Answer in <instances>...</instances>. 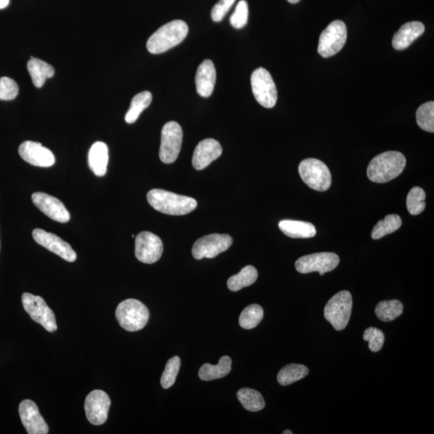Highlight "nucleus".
I'll return each mask as SVG.
<instances>
[{
    "label": "nucleus",
    "mask_w": 434,
    "mask_h": 434,
    "mask_svg": "<svg viewBox=\"0 0 434 434\" xmlns=\"http://www.w3.org/2000/svg\"><path fill=\"white\" fill-rule=\"evenodd\" d=\"M150 205L160 213L183 216L192 213L198 207V201L188 196L181 195L162 189H152L147 195Z\"/></svg>",
    "instance_id": "f257e3e1"
},
{
    "label": "nucleus",
    "mask_w": 434,
    "mask_h": 434,
    "mask_svg": "<svg viewBox=\"0 0 434 434\" xmlns=\"http://www.w3.org/2000/svg\"><path fill=\"white\" fill-rule=\"evenodd\" d=\"M405 165L404 154L399 152H386L371 159L367 175L374 183H387L399 177Z\"/></svg>",
    "instance_id": "f03ea898"
},
{
    "label": "nucleus",
    "mask_w": 434,
    "mask_h": 434,
    "mask_svg": "<svg viewBox=\"0 0 434 434\" xmlns=\"http://www.w3.org/2000/svg\"><path fill=\"white\" fill-rule=\"evenodd\" d=\"M188 33V26L183 20H173L159 28L151 35L147 48L152 54L165 53L179 45Z\"/></svg>",
    "instance_id": "7ed1b4c3"
},
{
    "label": "nucleus",
    "mask_w": 434,
    "mask_h": 434,
    "mask_svg": "<svg viewBox=\"0 0 434 434\" xmlns=\"http://www.w3.org/2000/svg\"><path fill=\"white\" fill-rule=\"evenodd\" d=\"M115 315L121 327L131 332L144 328L150 318L147 307L134 298L127 299L118 305Z\"/></svg>",
    "instance_id": "20e7f679"
},
{
    "label": "nucleus",
    "mask_w": 434,
    "mask_h": 434,
    "mask_svg": "<svg viewBox=\"0 0 434 434\" xmlns=\"http://www.w3.org/2000/svg\"><path fill=\"white\" fill-rule=\"evenodd\" d=\"M298 172L305 184L308 187L318 191L326 192L332 183V174L330 170L321 160L317 159H307L299 164Z\"/></svg>",
    "instance_id": "39448f33"
},
{
    "label": "nucleus",
    "mask_w": 434,
    "mask_h": 434,
    "mask_svg": "<svg viewBox=\"0 0 434 434\" xmlns=\"http://www.w3.org/2000/svg\"><path fill=\"white\" fill-rule=\"evenodd\" d=\"M353 304V296L349 291H339L326 305L324 317L335 330H343L349 323Z\"/></svg>",
    "instance_id": "423d86ee"
},
{
    "label": "nucleus",
    "mask_w": 434,
    "mask_h": 434,
    "mask_svg": "<svg viewBox=\"0 0 434 434\" xmlns=\"http://www.w3.org/2000/svg\"><path fill=\"white\" fill-rule=\"evenodd\" d=\"M347 38V26L341 20H335L320 35L319 54L323 58L337 54L344 48Z\"/></svg>",
    "instance_id": "0eeeda50"
},
{
    "label": "nucleus",
    "mask_w": 434,
    "mask_h": 434,
    "mask_svg": "<svg viewBox=\"0 0 434 434\" xmlns=\"http://www.w3.org/2000/svg\"><path fill=\"white\" fill-rule=\"evenodd\" d=\"M252 94L261 106L271 108L275 106L278 91L275 81L270 72L264 68H259L251 76Z\"/></svg>",
    "instance_id": "6e6552de"
},
{
    "label": "nucleus",
    "mask_w": 434,
    "mask_h": 434,
    "mask_svg": "<svg viewBox=\"0 0 434 434\" xmlns=\"http://www.w3.org/2000/svg\"><path fill=\"white\" fill-rule=\"evenodd\" d=\"M22 303L25 312L30 315L33 321L42 326L49 332H55L58 330L55 314L44 298L30 293H24Z\"/></svg>",
    "instance_id": "1a4fd4ad"
},
{
    "label": "nucleus",
    "mask_w": 434,
    "mask_h": 434,
    "mask_svg": "<svg viewBox=\"0 0 434 434\" xmlns=\"http://www.w3.org/2000/svg\"><path fill=\"white\" fill-rule=\"evenodd\" d=\"M183 143V130L177 122H169L163 127L159 159L163 163H172L177 159Z\"/></svg>",
    "instance_id": "9d476101"
},
{
    "label": "nucleus",
    "mask_w": 434,
    "mask_h": 434,
    "mask_svg": "<svg viewBox=\"0 0 434 434\" xmlns=\"http://www.w3.org/2000/svg\"><path fill=\"white\" fill-rule=\"evenodd\" d=\"M339 264V257L337 255L323 252L298 258L296 262V268L301 273L319 272L320 275H324L326 273L334 271Z\"/></svg>",
    "instance_id": "9b49d317"
},
{
    "label": "nucleus",
    "mask_w": 434,
    "mask_h": 434,
    "mask_svg": "<svg viewBox=\"0 0 434 434\" xmlns=\"http://www.w3.org/2000/svg\"><path fill=\"white\" fill-rule=\"evenodd\" d=\"M232 244V237L228 234L207 235L195 242L192 250L193 256L198 260L214 258L228 250Z\"/></svg>",
    "instance_id": "f8f14e48"
},
{
    "label": "nucleus",
    "mask_w": 434,
    "mask_h": 434,
    "mask_svg": "<svg viewBox=\"0 0 434 434\" xmlns=\"http://www.w3.org/2000/svg\"><path fill=\"white\" fill-rule=\"evenodd\" d=\"M163 244L161 239L151 232H142L136 239V256L145 264H154L161 258Z\"/></svg>",
    "instance_id": "ddd939ff"
},
{
    "label": "nucleus",
    "mask_w": 434,
    "mask_h": 434,
    "mask_svg": "<svg viewBox=\"0 0 434 434\" xmlns=\"http://www.w3.org/2000/svg\"><path fill=\"white\" fill-rule=\"evenodd\" d=\"M111 405L110 396L102 390L92 391L87 396L85 402L86 415L93 425L100 426L108 418V410Z\"/></svg>",
    "instance_id": "4468645a"
},
{
    "label": "nucleus",
    "mask_w": 434,
    "mask_h": 434,
    "mask_svg": "<svg viewBox=\"0 0 434 434\" xmlns=\"http://www.w3.org/2000/svg\"><path fill=\"white\" fill-rule=\"evenodd\" d=\"M33 236L36 243L45 248L55 255L63 258L69 262L77 260V253L61 237L43 230L35 229L33 232Z\"/></svg>",
    "instance_id": "2eb2a0df"
},
{
    "label": "nucleus",
    "mask_w": 434,
    "mask_h": 434,
    "mask_svg": "<svg viewBox=\"0 0 434 434\" xmlns=\"http://www.w3.org/2000/svg\"><path fill=\"white\" fill-rule=\"evenodd\" d=\"M19 154L25 162L35 167L50 168L56 162L54 153L36 142H24L19 147Z\"/></svg>",
    "instance_id": "dca6fc26"
},
{
    "label": "nucleus",
    "mask_w": 434,
    "mask_h": 434,
    "mask_svg": "<svg viewBox=\"0 0 434 434\" xmlns=\"http://www.w3.org/2000/svg\"><path fill=\"white\" fill-rule=\"evenodd\" d=\"M35 207L51 220L60 223H67L70 220V214L65 206L58 198L44 193H35L32 195Z\"/></svg>",
    "instance_id": "f3484780"
},
{
    "label": "nucleus",
    "mask_w": 434,
    "mask_h": 434,
    "mask_svg": "<svg viewBox=\"0 0 434 434\" xmlns=\"http://www.w3.org/2000/svg\"><path fill=\"white\" fill-rule=\"evenodd\" d=\"M20 419L29 434H47L49 426L40 415L38 405L31 400H24L19 406Z\"/></svg>",
    "instance_id": "a211bd4d"
},
{
    "label": "nucleus",
    "mask_w": 434,
    "mask_h": 434,
    "mask_svg": "<svg viewBox=\"0 0 434 434\" xmlns=\"http://www.w3.org/2000/svg\"><path fill=\"white\" fill-rule=\"evenodd\" d=\"M223 152L220 143L213 138H207L196 146L193 165L195 170H201L218 159Z\"/></svg>",
    "instance_id": "6ab92c4d"
},
{
    "label": "nucleus",
    "mask_w": 434,
    "mask_h": 434,
    "mask_svg": "<svg viewBox=\"0 0 434 434\" xmlns=\"http://www.w3.org/2000/svg\"><path fill=\"white\" fill-rule=\"evenodd\" d=\"M216 81V71L214 62L205 60L196 72V91L201 97H209L213 95Z\"/></svg>",
    "instance_id": "aec40b11"
},
{
    "label": "nucleus",
    "mask_w": 434,
    "mask_h": 434,
    "mask_svg": "<svg viewBox=\"0 0 434 434\" xmlns=\"http://www.w3.org/2000/svg\"><path fill=\"white\" fill-rule=\"evenodd\" d=\"M425 25L419 22H412L402 25L392 38V45L396 50H404L419 38L425 32Z\"/></svg>",
    "instance_id": "412c9836"
},
{
    "label": "nucleus",
    "mask_w": 434,
    "mask_h": 434,
    "mask_svg": "<svg viewBox=\"0 0 434 434\" xmlns=\"http://www.w3.org/2000/svg\"><path fill=\"white\" fill-rule=\"evenodd\" d=\"M108 161V150L105 143L97 142L92 145L88 154V163L97 177H102L106 174Z\"/></svg>",
    "instance_id": "4be33fe9"
},
{
    "label": "nucleus",
    "mask_w": 434,
    "mask_h": 434,
    "mask_svg": "<svg viewBox=\"0 0 434 434\" xmlns=\"http://www.w3.org/2000/svg\"><path fill=\"white\" fill-rule=\"evenodd\" d=\"M279 229L291 239H312L316 235V229L310 222L283 220L279 222Z\"/></svg>",
    "instance_id": "5701e85b"
},
{
    "label": "nucleus",
    "mask_w": 434,
    "mask_h": 434,
    "mask_svg": "<svg viewBox=\"0 0 434 434\" xmlns=\"http://www.w3.org/2000/svg\"><path fill=\"white\" fill-rule=\"evenodd\" d=\"M27 67L33 85L38 88L42 87L46 79H51L55 74L53 66L33 56L29 61Z\"/></svg>",
    "instance_id": "b1692460"
},
{
    "label": "nucleus",
    "mask_w": 434,
    "mask_h": 434,
    "mask_svg": "<svg viewBox=\"0 0 434 434\" xmlns=\"http://www.w3.org/2000/svg\"><path fill=\"white\" fill-rule=\"evenodd\" d=\"M232 360L230 356H222L216 365L204 364L199 371V377L204 381L223 378L231 371Z\"/></svg>",
    "instance_id": "393cba45"
},
{
    "label": "nucleus",
    "mask_w": 434,
    "mask_h": 434,
    "mask_svg": "<svg viewBox=\"0 0 434 434\" xmlns=\"http://www.w3.org/2000/svg\"><path fill=\"white\" fill-rule=\"evenodd\" d=\"M237 399L245 409L250 412H259L264 409L266 402L259 392L249 387H243L236 392Z\"/></svg>",
    "instance_id": "a878e982"
},
{
    "label": "nucleus",
    "mask_w": 434,
    "mask_h": 434,
    "mask_svg": "<svg viewBox=\"0 0 434 434\" xmlns=\"http://www.w3.org/2000/svg\"><path fill=\"white\" fill-rule=\"evenodd\" d=\"M257 268L252 266H247L237 275L230 277L227 284L231 291L236 292L252 285L257 281Z\"/></svg>",
    "instance_id": "bb28decb"
},
{
    "label": "nucleus",
    "mask_w": 434,
    "mask_h": 434,
    "mask_svg": "<svg viewBox=\"0 0 434 434\" xmlns=\"http://www.w3.org/2000/svg\"><path fill=\"white\" fill-rule=\"evenodd\" d=\"M308 374L307 367L303 364H291L283 367L279 371L277 379L279 384L287 386L303 379Z\"/></svg>",
    "instance_id": "cd10ccee"
},
{
    "label": "nucleus",
    "mask_w": 434,
    "mask_h": 434,
    "mask_svg": "<svg viewBox=\"0 0 434 434\" xmlns=\"http://www.w3.org/2000/svg\"><path fill=\"white\" fill-rule=\"evenodd\" d=\"M152 102V95L148 91L139 93L134 96L125 117L126 122L129 124L136 122L142 112L151 105Z\"/></svg>",
    "instance_id": "c85d7f7f"
},
{
    "label": "nucleus",
    "mask_w": 434,
    "mask_h": 434,
    "mask_svg": "<svg viewBox=\"0 0 434 434\" xmlns=\"http://www.w3.org/2000/svg\"><path fill=\"white\" fill-rule=\"evenodd\" d=\"M404 306L399 300L382 301L377 304L375 313L377 318L383 322H391L401 316Z\"/></svg>",
    "instance_id": "c756f323"
},
{
    "label": "nucleus",
    "mask_w": 434,
    "mask_h": 434,
    "mask_svg": "<svg viewBox=\"0 0 434 434\" xmlns=\"http://www.w3.org/2000/svg\"><path fill=\"white\" fill-rule=\"evenodd\" d=\"M402 225L401 217L396 214L387 215L384 220L377 222L373 232L371 239L378 240L382 237L392 234L399 230Z\"/></svg>",
    "instance_id": "7c9ffc66"
},
{
    "label": "nucleus",
    "mask_w": 434,
    "mask_h": 434,
    "mask_svg": "<svg viewBox=\"0 0 434 434\" xmlns=\"http://www.w3.org/2000/svg\"><path fill=\"white\" fill-rule=\"evenodd\" d=\"M263 317H264V311L260 305L252 304L241 312L239 323L242 328L253 329L262 322Z\"/></svg>",
    "instance_id": "2f4dec72"
},
{
    "label": "nucleus",
    "mask_w": 434,
    "mask_h": 434,
    "mask_svg": "<svg viewBox=\"0 0 434 434\" xmlns=\"http://www.w3.org/2000/svg\"><path fill=\"white\" fill-rule=\"evenodd\" d=\"M417 125L427 132H434V102H428L417 108Z\"/></svg>",
    "instance_id": "473e14b6"
},
{
    "label": "nucleus",
    "mask_w": 434,
    "mask_h": 434,
    "mask_svg": "<svg viewBox=\"0 0 434 434\" xmlns=\"http://www.w3.org/2000/svg\"><path fill=\"white\" fill-rule=\"evenodd\" d=\"M426 198L425 191L420 187H415L410 191L407 195L406 205L408 211L411 215H419L425 210Z\"/></svg>",
    "instance_id": "72a5a7b5"
},
{
    "label": "nucleus",
    "mask_w": 434,
    "mask_h": 434,
    "mask_svg": "<svg viewBox=\"0 0 434 434\" xmlns=\"http://www.w3.org/2000/svg\"><path fill=\"white\" fill-rule=\"evenodd\" d=\"M180 365L181 360L179 356H174V357L170 358L168 361L161 376V380H160V383H161L164 389H168L174 385L179 373Z\"/></svg>",
    "instance_id": "f704fd0d"
},
{
    "label": "nucleus",
    "mask_w": 434,
    "mask_h": 434,
    "mask_svg": "<svg viewBox=\"0 0 434 434\" xmlns=\"http://www.w3.org/2000/svg\"><path fill=\"white\" fill-rule=\"evenodd\" d=\"M248 18H249V6L246 0H241L230 17V24L234 29H241L247 24Z\"/></svg>",
    "instance_id": "c9c22d12"
},
{
    "label": "nucleus",
    "mask_w": 434,
    "mask_h": 434,
    "mask_svg": "<svg viewBox=\"0 0 434 434\" xmlns=\"http://www.w3.org/2000/svg\"><path fill=\"white\" fill-rule=\"evenodd\" d=\"M364 339L369 342V348L373 353L380 351L385 344V335L378 328H369L365 330Z\"/></svg>",
    "instance_id": "e433bc0d"
},
{
    "label": "nucleus",
    "mask_w": 434,
    "mask_h": 434,
    "mask_svg": "<svg viewBox=\"0 0 434 434\" xmlns=\"http://www.w3.org/2000/svg\"><path fill=\"white\" fill-rule=\"evenodd\" d=\"M19 87L12 79L3 77L0 79V100L10 101L17 97Z\"/></svg>",
    "instance_id": "4c0bfd02"
},
{
    "label": "nucleus",
    "mask_w": 434,
    "mask_h": 434,
    "mask_svg": "<svg viewBox=\"0 0 434 434\" xmlns=\"http://www.w3.org/2000/svg\"><path fill=\"white\" fill-rule=\"evenodd\" d=\"M236 0H219L211 10V17L214 22H220L229 13Z\"/></svg>",
    "instance_id": "58836bf2"
},
{
    "label": "nucleus",
    "mask_w": 434,
    "mask_h": 434,
    "mask_svg": "<svg viewBox=\"0 0 434 434\" xmlns=\"http://www.w3.org/2000/svg\"><path fill=\"white\" fill-rule=\"evenodd\" d=\"M10 3V0H0V9L6 8Z\"/></svg>",
    "instance_id": "ea45409f"
},
{
    "label": "nucleus",
    "mask_w": 434,
    "mask_h": 434,
    "mask_svg": "<svg viewBox=\"0 0 434 434\" xmlns=\"http://www.w3.org/2000/svg\"><path fill=\"white\" fill-rule=\"evenodd\" d=\"M287 1L289 3L294 4V3H298L299 1H300V0H287Z\"/></svg>",
    "instance_id": "a19ab883"
},
{
    "label": "nucleus",
    "mask_w": 434,
    "mask_h": 434,
    "mask_svg": "<svg viewBox=\"0 0 434 434\" xmlns=\"http://www.w3.org/2000/svg\"><path fill=\"white\" fill-rule=\"evenodd\" d=\"M283 434H292L293 433L291 431H286L282 433Z\"/></svg>",
    "instance_id": "79ce46f5"
}]
</instances>
